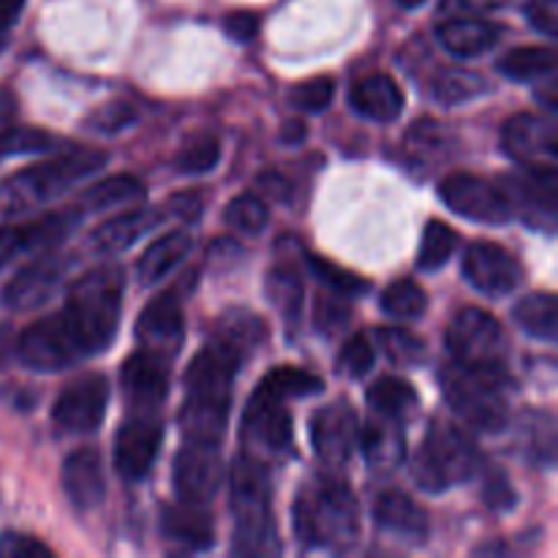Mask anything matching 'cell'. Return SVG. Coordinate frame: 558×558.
I'll use <instances>...</instances> for the list:
<instances>
[{
  "instance_id": "obj_42",
  "label": "cell",
  "mask_w": 558,
  "mask_h": 558,
  "mask_svg": "<svg viewBox=\"0 0 558 558\" xmlns=\"http://www.w3.org/2000/svg\"><path fill=\"white\" fill-rule=\"evenodd\" d=\"M379 336L381 352L387 354L392 365H401V368H417L425 363V343L420 341L412 332L401 330V327H379L376 330Z\"/></svg>"
},
{
  "instance_id": "obj_48",
  "label": "cell",
  "mask_w": 558,
  "mask_h": 558,
  "mask_svg": "<svg viewBox=\"0 0 558 558\" xmlns=\"http://www.w3.org/2000/svg\"><path fill=\"white\" fill-rule=\"evenodd\" d=\"M134 120H136L134 104L118 98V101H109L104 104L101 109H96V112L87 118V129L96 131V134H118V131L129 129Z\"/></svg>"
},
{
  "instance_id": "obj_31",
  "label": "cell",
  "mask_w": 558,
  "mask_h": 558,
  "mask_svg": "<svg viewBox=\"0 0 558 558\" xmlns=\"http://www.w3.org/2000/svg\"><path fill=\"white\" fill-rule=\"evenodd\" d=\"M213 338L221 341L223 347H229L232 352H238L240 357H248L251 352L262 347L267 341V325L245 308H232L218 319Z\"/></svg>"
},
{
  "instance_id": "obj_40",
  "label": "cell",
  "mask_w": 558,
  "mask_h": 558,
  "mask_svg": "<svg viewBox=\"0 0 558 558\" xmlns=\"http://www.w3.org/2000/svg\"><path fill=\"white\" fill-rule=\"evenodd\" d=\"M407 150L414 163L430 169L436 158L450 150V134L436 120H417L407 134Z\"/></svg>"
},
{
  "instance_id": "obj_18",
  "label": "cell",
  "mask_w": 558,
  "mask_h": 558,
  "mask_svg": "<svg viewBox=\"0 0 558 558\" xmlns=\"http://www.w3.org/2000/svg\"><path fill=\"white\" fill-rule=\"evenodd\" d=\"M185 319L178 292H161L145 305L136 322V341L142 349L172 360L183 347Z\"/></svg>"
},
{
  "instance_id": "obj_35",
  "label": "cell",
  "mask_w": 558,
  "mask_h": 558,
  "mask_svg": "<svg viewBox=\"0 0 558 558\" xmlns=\"http://www.w3.org/2000/svg\"><path fill=\"white\" fill-rule=\"evenodd\" d=\"M265 294L283 319H300V308H303V278H300V272L292 265H276L267 272Z\"/></svg>"
},
{
  "instance_id": "obj_9",
  "label": "cell",
  "mask_w": 558,
  "mask_h": 558,
  "mask_svg": "<svg viewBox=\"0 0 558 558\" xmlns=\"http://www.w3.org/2000/svg\"><path fill=\"white\" fill-rule=\"evenodd\" d=\"M16 357L25 368L38 371V374H54V371H65L71 365L82 363L85 354H82L74 332L69 330V325H65L58 311V314L33 322L31 327L20 332Z\"/></svg>"
},
{
  "instance_id": "obj_13",
  "label": "cell",
  "mask_w": 558,
  "mask_h": 558,
  "mask_svg": "<svg viewBox=\"0 0 558 558\" xmlns=\"http://www.w3.org/2000/svg\"><path fill=\"white\" fill-rule=\"evenodd\" d=\"M556 123L534 112L510 118L501 129V147L515 163L526 169H556L558 163Z\"/></svg>"
},
{
  "instance_id": "obj_32",
  "label": "cell",
  "mask_w": 558,
  "mask_h": 558,
  "mask_svg": "<svg viewBox=\"0 0 558 558\" xmlns=\"http://www.w3.org/2000/svg\"><path fill=\"white\" fill-rule=\"evenodd\" d=\"M142 196H145V185H142L140 180L131 178V174H112V178L101 180V183L82 191V196L74 202V207L80 210V216L85 218L90 216V213L129 205V202H140Z\"/></svg>"
},
{
  "instance_id": "obj_19",
  "label": "cell",
  "mask_w": 558,
  "mask_h": 558,
  "mask_svg": "<svg viewBox=\"0 0 558 558\" xmlns=\"http://www.w3.org/2000/svg\"><path fill=\"white\" fill-rule=\"evenodd\" d=\"M311 441L330 469L347 466L360 441V423L347 403H330L311 417Z\"/></svg>"
},
{
  "instance_id": "obj_8",
  "label": "cell",
  "mask_w": 558,
  "mask_h": 558,
  "mask_svg": "<svg viewBox=\"0 0 558 558\" xmlns=\"http://www.w3.org/2000/svg\"><path fill=\"white\" fill-rule=\"evenodd\" d=\"M447 349L458 363L505 365V327L494 314L469 305L452 316L450 327H447Z\"/></svg>"
},
{
  "instance_id": "obj_47",
  "label": "cell",
  "mask_w": 558,
  "mask_h": 558,
  "mask_svg": "<svg viewBox=\"0 0 558 558\" xmlns=\"http://www.w3.org/2000/svg\"><path fill=\"white\" fill-rule=\"evenodd\" d=\"M332 96H336V82L330 76H314V80L294 85L292 93H289V101H292V107L303 109V112H325L330 107Z\"/></svg>"
},
{
  "instance_id": "obj_33",
  "label": "cell",
  "mask_w": 558,
  "mask_h": 558,
  "mask_svg": "<svg viewBox=\"0 0 558 558\" xmlns=\"http://www.w3.org/2000/svg\"><path fill=\"white\" fill-rule=\"evenodd\" d=\"M515 322L523 332H529L532 338L539 341L554 343L558 338V311H556V298L550 292H537L526 294L521 303L515 305Z\"/></svg>"
},
{
  "instance_id": "obj_34",
  "label": "cell",
  "mask_w": 558,
  "mask_h": 558,
  "mask_svg": "<svg viewBox=\"0 0 558 558\" xmlns=\"http://www.w3.org/2000/svg\"><path fill=\"white\" fill-rule=\"evenodd\" d=\"M368 403L374 409V414L392 420H407L412 417L414 409H417V392L409 385L407 379H398V376H381L379 381H374L368 390Z\"/></svg>"
},
{
  "instance_id": "obj_22",
  "label": "cell",
  "mask_w": 558,
  "mask_h": 558,
  "mask_svg": "<svg viewBox=\"0 0 558 558\" xmlns=\"http://www.w3.org/2000/svg\"><path fill=\"white\" fill-rule=\"evenodd\" d=\"M374 521L381 532L392 534L407 545H425L430 534L428 512L401 490H385L374 501Z\"/></svg>"
},
{
  "instance_id": "obj_51",
  "label": "cell",
  "mask_w": 558,
  "mask_h": 558,
  "mask_svg": "<svg viewBox=\"0 0 558 558\" xmlns=\"http://www.w3.org/2000/svg\"><path fill=\"white\" fill-rule=\"evenodd\" d=\"M510 5V0H441L439 14L445 16H483Z\"/></svg>"
},
{
  "instance_id": "obj_55",
  "label": "cell",
  "mask_w": 558,
  "mask_h": 558,
  "mask_svg": "<svg viewBox=\"0 0 558 558\" xmlns=\"http://www.w3.org/2000/svg\"><path fill=\"white\" fill-rule=\"evenodd\" d=\"M223 31L238 41H254L256 31H259V16L251 14V11H234L223 20Z\"/></svg>"
},
{
  "instance_id": "obj_1",
  "label": "cell",
  "mask_w": 558,
  "mask_h": 558,
  "mask_svg": "<svg viewBox=\"0 0 558 558\" xmlns=\"http://www.w3.org/2000/svg\"><path fill=\"white\" fill-rule=\"evenodd\" d=\"M243 357L210 338L185 371V401L180 409V428L185 439L221 441L232 407V385Z\"/></svg>"
},
{
  "instance_id": "obj_11",
  "label": "cell",
  "mask_w": 558,
  "mask_h": 558,
  "mask_svg": "<svg viewBox=\"0 0 558 558\" xmlns=\"http://www.w3.org/2000/svg\"><path fill=\"white\" fill-rule=\"evenodd\" d=\"M174 494L189 505H207L223 483V461L218 441L185 439L178 450L172 472Z\"/></svg>"
},
{
  "instance_id": "obj_43",
  "label": "cell",
  "mask_w": 558,
  "mask_h": 558,
  "mask_svg": "<svg viewBox=\"0 0 558 558\" xmlns=\"http://www.w3.org/2000/svg\"><path fill=\"white\" fill-rule=\"evenodd\" d=\"M221 161V142L213 134H196L180 147L174 156V167L183 174H205L213 172Z\"/></svg>"
},
{
  "instance_id": "obj_56",
  "label": "cell",
  "mask_w": 558,
  "mask_h": 558,
  "mask_svg": "<svg viewBox=\"0 0 558 558\" xmlns=\"http://www.w3.org/2000/svg\"><path fill=\"white\" fill-rule=\"evenodd\" d=\"M202 207H205V202H202V196L196 194V191L180 194V196H174L172 202H169V210H172L174 216L185 218V221H196V218L202 216Z\"/></svg>"
},
{
  "instance_id": "obj_61",
  "label": "cell",
  "mask_w": 558,
  "mask_h": 558,
  "mask_svg": "<svg viewBox=\"0 0 558 558\" xmlns=\"http://www.w3.org/2000/svg\"><path fill=\"white\" fill-rule=\"evenodd\" d=\"M425 0H398V5H403V9H417V5H423Z\"/></svg>"
},
{
  "instance_id": "obj_44",
  "label": "cell",
  "mask_w": 558,
  "mask_h": 558,
  "mask_svg": "<svg viewBox=\"0 0 558 558\" xmlns=\"http://www.w3.org/2000/svg\"><path fill=\"white\" fill-rule=\"evenodd\" d=\"M308 267L332 294H341V298H357V294L368 292V281H365L363 276L336 265V262L325 259V256L308 254Z\"/></svg>"
},
{
  "instance_id": "obj_23",
  "label": "cell",
  "mask_w": 558,
  "mask_h": 558,
  "mask_svg": "<svg viewBox=\"0 0 558 558\" xmlns=\"http://www.w3.org/2000/svg\"><path fill=\"white\" fill-rule=\"evenodd\" d=\"M556 189L558 169H529L526 178L512 180V191H507L512 202V213H526V218L534 227H543L545 232H554Z\"/></svg>"
},
{
  "instance_id": "obj_36",
  "label": "cell",
  "mask_w": 558,
  "mask_h": 558,
  "mask_svg": "<svg viewBox=\"0 0 558 558\" xmlns=\"http://www.w3.org/2000/svg\"><path fill=\"white\" fill-rule=\"evenodd\" d=\"M499 71L515 82H534L556 74V52L550 47H518L499 60Z\"/></svg>"
},
{
  "instance_id": "obj_21",
  "label": "cell",
  "mask_w": 558,
  "mask_h": 558,
  "mask_svg": "<svg viewBox=\"0 0 558 558\" xmlns=\"http://www.w3.org/2000/svg\"><path fill=\"white\" fill-rule=\"evenodd\" d=\"M69 259L63 254H44L41 259L22 267L3 289V303L11 311H33L47 303L63 283Z\"/></svg>"
},
{
  "instance_id": "obj_29",
  "label": "cell",
  "mask_w": 558,
  "mask_h": 558,
  "mask_svg": "<svg viewBox=\"0 0 558 558\" xmlns=\"http://www.w3.org/2000/svg\"><path fill=\"white\" fill-rule=\"evenodd\" d=\"M161 221L163 213L147 210V207L120 213V216L104 221L101 227L90 234V248L96 251V254H118V251L131 248L136 240L145 238V232L156 229Z\"/></svg>"
},
{
  "instance_id": "obj_57",
  "label": "cell",
  "mask_w": 558,
  "mask_h": 558,
  "mask_svg": "<svg viewBox=\"0 0 558 558\" xmlns=\"http://www.w3.org/2000/svg\"><path fill=\"white\" fill-rule=\"evenodd\" d=\"M259 189L265 191L267 196H272V199H287V196L292 194V185H289L281 174H272V172L262 174Z\"/></svg>"
},
{
  "instance_id": "obj_7",
  "label": "cell",
  "mask_w": 558,
  "mask_h": 558,
  "mask_svg": "<svg viewBox=\"0 0 558 558\" xmlns=\"http://www.w3.org/2000/svg\"><path fill=\"white\" fill-rule=\"evenodd\" d=\"M480 469V450L472 436L450 420H436L412 458V477L428 494L461 485Z\"/></svg>"
},
{
  "instance_id": "obj_62",
  "label": "cell",
  "mask_w": 558,
  "mask_h": 558,
  "mask_svg": "<svg viewBox=\"0 0 558 558\" xmlns=\"http://www.w3.org/2000/svg\"><path fill=\"white\" fill-rule=\"evenodd\" d=\"M3 41H5V31H0V47H3Z\"/></svg>"
},
{
  "instance_id": "obj_17",
  "label": "cell",
  "mask_w": 558,
  "mask_h": 558,
  "mask_svg": "<svg viewBox=\"0 0 558 558\" xmlns=\"http://www.w3.org/2000/svg\"><path fill=\"white\" fill-rule=\"evenodd\" d=\"M120 385L131 414H156L169 396V360L140 349L120 368Z\"/></svg>"
},
{
  "instance_id": "obj_41",
  "label": "cell",
  "mask_w": 558,
  "mask_h": 558,
  "mask_svg": "<svg viewBox=\"0 0 558 558\" xmlns=\"http://www.w3.org/2000/svg\"><path fill=\"white\" fill-rule=\"evenodd\" d=\"M428 308V294L412 278L392 281L381 294V311L392 319H417Z\"/></svg>"
},
{
  "instance_id": "obj_16",
  "label": "cell",
  "mask_w": 558,
  "mask_h": 558,
  "mask_svg": "<svg viewBox=\"0 0 558 558\" xmlns=\"http://www.w3.org/2000/svg\"><path fill=\"white\" fill-rule=\"evenodd\" d=\"M80 221V210L69 205L58 213H44V216L33 218V221L0 227V267H9L11 262L20 259L22 254H31V251L52 248Z\"/></svg>"
},
{
  "instance_id": "obj_53",
  "label": "cell",
  "mask_w": 558,
  "mask_h": 558,
  "mask_svg": "<svg viewBox=\"0 0 558 558\" xmlns=\"http://www.w3.org/2000/svg\"><path fill=\"white\" fill-rule=\"evenodd\" d=\"M341 300L347 298H341V294H336V298H319V303H316V327L319 330L336 332L347 325L349 308Z\"/></svg>"
},
{
  "instance_id": "obj_15",
  "label": "cell",
  "mask_w": 558,
  "mask_h": 558,
  "mask_svg": "<svg viewBox=\"0 0 558 558\" xmlns=\"http://www.w3.org/2000/svg\"><path fill=\"white\" fill-rule=\"evenodd\" d=\"M163 430L156 414H134L114 436V472L129 483L145 480L161 450Z\"/></svg>"
},
{
  "instance_id": "obj_24",
  "label": "cell",
  "mask_w": 558,
  "mask_h": 558,
  "mask_svg": "<svg viewBox=\"0 0 558 558\" xmlns=\"http://www.w3.org/2000/svg\"><path fill=\"white\" fill-rule=\"evenodd\" d=\"M60 480H63L65 496H69L76 510H96L104 501L107 483H104L101 458H98L96 450L82 447V450L71 452L63 461Z\"/></svg>"
},
{
  "instance_id": "obj_49",
  "label": "cell",
  "mask_w": 558,
  "mask_h": 558,
  "mask_svg": "<svg viewBox=\"0 0 558 558\" xmlns=\"http://www.w3.org/2000/svg\"><path fill=\"white\" fill-rule=\"evenodd\" d=\"M371 368H374V347L363 332H357L343 343L341 354H338V371H343L352 379H363Z\"/></svg>"
},
{
  "instance_id": "obj_50",
  "label": "cell",
  "mask_w": 558,
  "mask_h": 558,
  "mask_svg": "<svg viewBox=\"0 0 558 558\" xmlns=\"http://www.w3.org/2000/svg\"><path fill=\"white\" fill-rule=\"evenodd\" d=\"M52 548L38 537L20 532L0 534V558H52Z\"/></svg>"
},
{
  "instance_id": "obj_58",
  "label": "cell",
  "mask_w": 558,
  "mask_h": 558,
  "mask_svg": "<svg viewBox=\"0 0 558 558\" xmlns=\"http://www.w3.org/2000/svg\"><path fill=\"white\" fill-rule=\"evenodd\" d=\"M305 134H308V125H305V120H300V118L287 120L281 129V142L283 145H300V142L305 140Z\"/></svg>"
},
{
  "instance_id": "obj_6",
  "label": "cell",
  "mask_w": 558,
  "mask_h": 558,
  "mask_svg": "<svg viewBox=\"0 0 558 558\" xmlns=\"http://www.w3.org/2000/svg\"><path fill=\"white\" fill-rule=\"evenodd\" d=\"M439 381L463 423L488 434L505 428L510 390V374L505 365H469L450 360L441 365Z\"/></svg>"
},
{
  "instance_id": "obj_2",
  "label": "cell",
  "mask_w": 558,
  "mask_h": 558,
  "mask_svg": "<svg viewBox=\"0 0 558 558\" xmlns=\"http://www.w3.org/2000/svg\"><path fill=\"white\" fill-rule=\"evenodd\" d=\"M292 523L305 548L349 550L360 537V505L343 480L322 477L298 494Z\"/></svg>"
},
{
  "instance_id": "obj_38",
  "label": "cell",
  "mask_w": 558,
  "mask_h": 558,
  "mask_svg": "<svg viewBox=\"0 0 558 558\" xmlns=\"http://www.w3.org/2000/svg\"><path fill=\"white\" fill-rule=\"evenodd\" d=\"M458 232L450 227V223L434 221L425 223V232H423V243H420L417 251V267L425 272H436L447 265V262L456 256L458 251Z\"/></svg>"
},
{
  "instance_id": "obj_46",
  "label": "cell",
  "mask_w": 558,
  "mask_h": 558,
  "mask_svg": "<svg viewBox=\"0 0 558 558\" xmlns=\"http://www.w3.org/2000/svg\"><path fill=\"white\" fill-rule=\"evenodd\" d=\"M54 150V136L36 129H3L0 131V161L9 156H27V153Z\"/></svg>"
},
{
  "instance_id": "obj_3",
  "label": "cell",
  "mask_w": 558,
  "mask_h": 558,
  "mask_svg": "<svg viewBox=\"0 0 558 558\" xmlns=\"http://www.w3.org/2000/svg\"><path fill=\"white\" fill-rule=\"evenodd\" d=\"M123 289L125 272L114 265L96 267L71 287L60 316L74 332L85 360L109 349V343L114 341L120 308H123Z\"/></svg>"
},
{
  "instance_id": "obj_27",
  "label": "cell",
  "mask_w": 558,
  "mask_h": 558,
  "mask_svg": "<svg viewBox=\"0 0 558 558\" xmlns=\"http://www.w3.org/2000/svg\"><path fill=\"white\" fill-rule=\"evenodd\" d=\"M357 445L363 447L365 461L376 472H392L407 458V436L401 430V420L381 417V414H374L365 428H360Z\"/></svg>"
},
{
  "instance_id": "obj_10",
  "label": "cell",
  "mask_w": 558,
  "mask_h": 558,
  "mask_svg": "<svg viewBox=\"0 0 558 558\" xmlns=\"http://www.w3.org/2000/svg\"><path fill=\"white\" fill-rule=\"evenodd\" d=\"M439 199L458 216L480 223H507L512 213V202L507 189L485 180L480 174L452 172L439 183Z\"/></svg>"
},
{
  "instance_id": "obj_52",
  "label": "cell",
  "mask_w": 558,
  "mask_h": 558,
  "mask_svg": "<svg viewBox=\"0 0 558 558\" xmlns=\"http://www.w3.org/2000/svg\"><path fill=\"white\" fill-rule=\"evenodd\" d=\"M523 14H526L529 25L537 27L539 33H545V36H550V38L556 36L558 0H529L526 9H523Z\"/></svg>"
},
{
  "instance_id": "obj_25",
  "label": "cell",
  "mask_w": 558,
  "mask_h": 558,
  "mask_svg": "<svg viewBox=\"0 0 558 558\" xmlns=\"http://www.w3.org/2000/svg\"><path fill=\"white\" fill-rule=\"evenodd\" d=\"M505 27L485 22L480 16H447L436 27V38L441 47L456 58H477L499 44Z\"/></svg>"
},
{
  "instance_id": "obj_28",
  "label": "cell",
  "mask_w": 558,
  "mask_h": 558,
  "mask_svg": "<svg viewBox=\"0 0 558 558\" xmlns=\"http://www.w3.org/2000/svg\"><path fill=\"white\" fill-rule=\"evenodd\" d=\"M161 532L169 543H178L185 550H207L216 543V526L205 505H169L161 512Z\"/></svg>"
},
{
  "instance_id": "obj_5",
  "label": "cell",
  "mask_w": 558,
  "mask_h": 558,
  "mask_svg": "<svg viewBox=\"0 0 558 558\" xmlns=\"http://www.w3.org/2000/svg\"><path fill=\"white\" fill-rule=\"evenodd\" d=\"M107 163V153L101 150H71L54 156L49 161L33 163L20 169L0 183V213L3 216H25L49 205L76 183L90 178L93 172Z\"/></svg>"
},
{
  "instance_id": "obj_59",
  "label": "cell",
  "mask_w": 558,
  "mask_h": 558,
  "mask_svg": "<svg viewBox=\"0 0 558 558\" xmlns=\"http://www.w3.org/2000/svg\"><path fill=\"white\" fill-rule=\"evenodd\" d=\"M25 0H0V31H9L20 20Z\"/></svg>"
},
{
  "instance_id": "obj_54",
  "label": "cell",
  "mask_w": 558,
  "mask_h": 558,
  "mask_svg": "<svg viewBox=\"0 0 558 558\" xmlns=\"http://www.w3.org/2000/svg\"><path fill=\"white\" fill-rule=\"evenodd\" d=\"M483 496H485V505H488L490 510H496V512H505V510H510L512 505H515V490H512V485L507 483V477L501 472H490L488 474V480H485Z\"/></svg>"
},
{
  "instance_id": "obj_60",
  "label": "cell",
  "mask_w": 558,
  "mask_h": 558,
  "mask_svg": "<svg viewBox=\"0 0 558 558\" xmlns=\"http://www.w3.org/2000/svg\"><path fill=\"white\" fill-rule=\"evenodd\" d=\"M16 114V98L14 93L5 90V87H0V125L11 123V118Z\"/></svg>"
},
{
  "instance_id": "obj_14",
  "label": "cell",
  "mask_w": 558,
  "mask_h": 558,
  "mask_svg": "<svg viewBox=\"0 0 558 558\" xmlns=\"http://www.w3.org/2000/svg\"><path fill=\"white\" fill-rule=\"evenodd\" d=\"M109 403V381L101 374H85L65 385L52 407V420L65 434H93Z\"/></svg>"
},
{
  "instance_id": "obj_20",
  "label": "cell",
  "mask_w": 558,
  "mask_h": 558,
  "mask_svg": "<svg viewBox=\"0 0 558 558\" xmlns=\"http://www.w3.org/2000/svg\"><path fill=\"white\" fill-rule=\"evenodd\" d=\"M463 276L477 292L505 298V294L515 292V287L521 283V265L501 245L480 240V243L469 245L466 256H463Z\"/></svg>"
},
{
  "instance_id": "obj_45",
  "label": "cell",
  "mask_w": 558,
  "mask_h": 558,
  "mask_svg": "<svg viewBox=\"0 0 558 558\" xmlns=\"http://www.w3.org/2000/svg\"><path fill=\"white\" fill-rule=\"evenodd\" d=\"M223 221L243 234H262L267 221H270V213H267V205L259 196L240 194L229 202L227 213H223Z\"/></svg>"
},
{
  "instance_id": "obj_30",
  "label": "cell",
  "mask_w": 558,
  "mask_h": 558,
  "mask_svg": "<svg viewBox=\"0 0 558 558\" xmlns=\"http://www.w3.org/2000/svg\"><path fill=\"white\" fill-rule=\"evenodd\" d=\"M191 251V234L183 229H174L167 232L163 238H158L156 243L147 245L145 254L136 262V272H140L142 283H156L161 281L167 272H172L180 262L185 259V254Z\"/></svg>"
},
{
  "instance_id": "obj_12",
  "label": "cell",
  "mask_w": 558,
  "mask_h": 558,
  "mask_svg": "<svg viewBox=\"0 0 558 558\" xmlns=\"http://www.w3.org/2000/svg\"><path fill=\"white\" fill-rule=\"evenodd\" d=\"M281 398L256 390L243 414V441L254 458H278L292 450V414Z\"/></svg>"
},
{
  "instance_id": "obj_39",
  "label": "cell",
  "mask_w": 558,
  "mask_h": 558,
  "mask_svg": "<svg viewBox=\"0 0 558 558\" xmlns=\"http://www.w3.org/2000/svg\"><path fill=\"white\" fill-rule=\"evenodd\" d=\"M322 387H325L322 385V379L311 374V371L289 368V365H283V368L270 371V374L259 381L256 390L265 392V396L281 398V401H292V398L316 396V392H322Z\"/></svg>"
},
{
  "instance_id": "obj_26",
  "label": "cell",
  "mask_w": 558,
  "mask_h": 558,
  "mask_svg": "<svg viewBox=\"0 0 558 558\" xmlns=\"http://www.w3.org/2000/svg\"><path fill=\"white\" fill-rule=\"evenodd\" d=\"M349 104L354 112L374 123H392L403 112V90L392 76L371 74L354 82L349 90Z\"/></svg>"
},
{
  "instance_id": "obj_37",
  "label": "cell",
  "mask_w": 558,
  "mask_h": 558,
  "mask_svg": "<svg viewBox=\"0 0 558 558\" xmlns=\"http://www.w3.org/2000/svg\"><path fill=\"white\" fill-rule=\"evenodd\" d=\"M488 90V82L466 69H441L439 74L434 76V82H430V93H434L436 101L445 104V107L474 101V98L483 96V93Z\"/></svg>"
},
{
  "instance_id": "obj_4",
  "label": "cell",
  "mask_w": 558,
  "mask_h": 558,
  "mask_svg": "<svg viewBox=\"0 0 558 558\" xmlns=\"http://www.w3.org/2000/svg\"><path fill=\"white\" fill-rule=\"evenodd\" d=\"M229 507L234 515V554L276 556L281 550L272 521L270 474L254 456H240L229 472Z\"/></svg>"
}]
</instances>
